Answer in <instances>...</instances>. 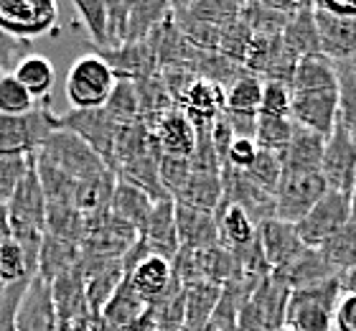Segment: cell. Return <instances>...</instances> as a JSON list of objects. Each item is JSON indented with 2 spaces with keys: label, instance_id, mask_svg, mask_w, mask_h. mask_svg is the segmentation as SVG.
Here are the masks:
<instances>
[{
  "label": "cell",
  "instance_id": "obj_1",
  "mask_svg": "<svg viewBox=\"0 0 356 331\" xmlns=\"http://www.w3.org/2000/svg\"><path fill=\"white\" fill-rule=\"evenodd\" d=\"M59 130V115L49 100L36 102L26 115H0V158H29Z\"/></svg>",
  "mask_w": 356,
  "mask_h": 331
},
{
  "label": "cell",
  "instance_id": "obj_2",
  "mask_svg": "<svg viewBox=\"0 0 356 331\" xmlns=\"http://www.w3.org/2000/svg\"><path fill=\"white\" fill-rule=\"evenodd\" d=\"M341 298V278L290 291L282 326L290 331H334V311Z\"/></svg>",
  "mask_w": 356,
  "mask_h": 331
},
{
  "label": "cell",
  "instance_id": "obj_3",
  "mask_svg": "<svg viewBox=\"0 0 356 331\" xmlns=\"http://www.w3.org/2000/svg\"><path fill=\"white\" fill-rule=\"evenodd\" d=\"M115 82H118L115 74L99 54H84L69 69L64 92L74 110H95V107H104Z\"/></svg>",
  "mask_w": 356,
  "mask_h": 331
},
{
  "label": "cell",
  "instance_id": "obj_4",
  "mask_svg": "<svg viewBox=\"0 0 356 331\" xmlns=\"http://www.w3.org/2000/svg\"><path fill=\"white\" fill-rule=\"evenodd\" d=\"M36 153L51 166H56L59 171H64L74 181H84V178H92L97 174L107 171L102 158L79 135H74L72 130H64V128L54 130Z\"/></svg>",
  "mask_w": 356,
  "mask_h": 331
},
{
  "label": "cell",
  "instance_id": "obj_5",
  "mask_svg": "<svg viewBox=\"0 0 356 331\" xmlns=\"http://www.w3.org/2000/svg\"><path fill=\"white\" fill-rule=\"evenodd\" d=\"M59 23L56 0H0V31L29 44L51 33Z\"/></svg>",
  "mask_w": 356,
  "mask_h": 331
},
{
  "label": "cell",
  "instance_id": "obj_6",
  "mask_svg": "<svg viewBox=\"0 0 356 331\" xmlns=\"http://www.w3.org/2000/svg\"><path fill=\"white\" fill-rule=\"evenodd\" d=\"M326 192L328 186L321 171H282L280 184L273 194L275 220L296 224Z\"/></svg>",
  "mask_w": 356,
  "mask_h": 331
},
{
  "label": "cell",
  "instance_id": "obj_7",
  "mask_svg": "<svg viewBox=\"0 0 356 331\" xmlns=\"http://www.w3.org/2000/svg\"><path fill=\"white\" fill-rule=\"evenodd\" d=\"M349 214H351V194L328 189L308 209V214H305L303 220L296 222V232L305 247L318 250L321 245L326 243V240H331L346 224Z\"/></svg>",
  "mask_w": 356,
  "mask_h": 331
},
{
  "label": "cell",
  "instance_id": "obj_8",
  "mask_svg": "<svg viewBox=\"0 0 356 331\" xmlns=\"http://www.w3.org/2000/svg\"><path fill=\"white\" fill-rule=\"evenodd\" d=\"M138 243V229L130 227L127 222L104 209L99 214L84 217V240L82 252L97 255V258H122L133 245Z\"/></svg>",
  "mask_w": 356,
  "mask_h": 331
},
{
  "label": "cell",
  "instance_id": "obj_9",
  "mask_svg": "<svg viewBox=\"0 0 356 331\" xmlns=\"http://www.w3.org/2000/svg\"><path fill=\"white\" fill-rule=\"evenodd\" d=\"M59 128L79 135V138L102 158L104 166L110 169L120 123H115V120L107 115L104 107H95V110H72V112H67V115H59Z\"/></svg>",
  "mask_w": 356,
  "mask_h": 331
},
{
  "label": "cell",
  "instance_id": "obj_10",
  "mask_svg": "<svg viewBox=\"0 0 356 331\" xmlns=\"http://www.w3.org/2000/svg\"><path fill=\"white\" fill-rule=\"evenodd\" d=\"M222 204L239 206L242 212L252 220V224H262L265 220L275 217V204L273 197L262 192L260 186H254L250 178L245 176V171L234 169V166H222Z\"/></svg>",
  "mask_w": 356,
  "mask_h": 331
},
{
  "label": "cell",
  "instance_id": "obj_11",
  "mask_svg": "<svg viewBox=\"0 0 356 331\" xmlns=\"http://www.w3.org/2000/svg\"><path fill=\"white\" fill-rule=\"evenodd\" d=\"M356 171V146L336 120L334 130L323 143V158H321V174L326 178V186L334 192L351 194Z\"/></svg>",
  "mask_w": 356,
  "mask_h": 331
},
{
  "label": "cell",
  "instance_id": "obj_12",
  "mask_svg": "<svg viewBox=\"0 0 356 331\" xmlns=\"http://www.w3.org/2000/svg\"><path fill=\"white\" fill-rule=\"evenodd\" d=\"M97 54L110 66L115 79H148L158 74V56L150 38L130 41V44L110 46V49H97Z\"/></svg>",
  "mask_w": 356,
  "mask_h": 331
},
{
  "label": "cell",
  "instance_id": "obj_13",
  "mask_svg": "<svg viewBox=\"0 0 356 331\" xmlns=\"http://www.w3.org/2000/svg\"><path fill=\"white\" fill-rule=\"evenodd\" d=\"M290 120L298 128L316 132L321 138H328L339 120V92H303L293 95L290 102Z\"/></svg>",
  "mask_w": 356,
  "mask_h": 331
},
{
  "label": "cell",
  "instance_id": "obj_14",
  "mask_svg": "<svg viewBox=\"0 0 356 331\" xmlns=\"http://www.w3.org/2000/svg\"><path fill=\"white\" fill-rule=\"evenodd\" d=\"M245 69L254 77L275 82H285L290 87V77L296 69V59L288 54L280 36H252L250 52H247Z\"/></svg>",
  "mask_w": 356,
  "mask_h": 331
},
{
  "label": "cell",
  "instance_id": "obj_15",
  "mask_svg": "<svg viewBox=\"0 0 356 331\" xmlns=\"http://www.w3.org/2000/svg\"><path fill=\"white\" fill-rule=\"evenodd\" d=\"M15 326L18 331H59V318L54 309L51 283L44 278H31L15 311Z\"/></svg>",
  "mask_w": 356,
  "mask_h": 331
},
{
  "label": "cell",
  "instance_id": "obj_16",
  "mask_svg": "<svg viewBox=\"0 0 356 331\" xmlns=\"http://www.w3.org/2000/svg\"><path fill=\"white\" fill-rule=\"evenodd\" d=\"M138 240L153 255H161L165 260L176 258V252L181 250V243H178L176 232V204H173V199H161L153 204L148 220L143 222V227L138 229Z\"/></svg>",
  "mask_w": 356,
  "mask_h": 331
},
{
  "label": "cell",
  "instance_id": "obj_17",
  "mask_svg": "<svg viewBox=\"0 0 356 331\" xmlns=\"http://www.w3.org/2000/svg\"><path fill=\"white\" fill-rule=\"evenodd\" d=\"M257 240H260V247L265 252L267 265H270V272L280 270L282 265H288L290 260H296L305 250V245L300 243V237L296 232V224L275 220V217L257 224Z\"/></svg>",
  "mask_w": 356,
  "mask_h": 331
},
{
  "label": "cell",
  "instance_id": "obj_18",
  "mask_svg": "<svg viewBox=\"0 0 356 331\" xmlns=\"http://www.w3.org/2000/svg\"><path fill=\"white\" fill-rule=\"evenodd\" d=\"M214 220L216 232H219V247H224L234 260L247 255L250 247L257 243V227L239 206L219 204V209L214 212Z\"/></svg>",
  "mask_w": 356,
  "mask_h": 331
},
{
  "label": "cell",
  "instance_id": "obj_19",
  "mask_svg": "<svg viewBox=\"0 0 356 331\" xmlns=\"http://www.w3.org/2000/svg\"><path fill=\"white\" fill-rule=\"evenodd\" d=\"M321 54L331 61L356 59V18H339L316 10Z\"/></svg>",
  "mask_w": 356,
  "mask_h": 331
},
{
  "label": "cell",
  "instance_id": "obj_20",
  "mask_svg": "<svg viewBox=\"0 0 356 331\" xmlns=\"http://www.w3.org/2000/svg\"><path fill=\"white\" fill-rule=\"evenodd\" d=\"M150 132L156 138L158 148L163 155H181V158H188L193 153V146H196V130H193L191 120L186 118L181 107H173V110L163 112L156 123H150Z\"/></svg>",
  "mask_w": 356,
  "mask_h": 331
},
{
  "label": "cell",
  "instance_id": "obj_21",
  "mask_svg": "<svg viewBox=\"0 0 356 331\" xmlns=\"http://www.w3.org/2000/svg\"><path fill=\"white\" fill-rule=\"evenodd\" d=\"M273 275L280 280L288 291L318 286V283L331 280V278H341V275L326 263V258H323L318 250H311V247H305L296 260H290L288 265H282L280 270H273Z\"/></svg>",
  "mask_w": 356,
  "mask_h": 331
},
{
  "label": "cell",
  "instance_id": "obj_22",
  "mask_svg": "<svg viewBox=\"0 0 356 331\" xmlns=\"http://www.w3.org/2000/svg\"><path fill=\"white\" fill-rule=\"evenodd\" d=\"M282 44L288 49V54L296 61L305 59V56H318L321 54V41H318V26H316V10L313 6H300L290 13L288 26L280 33Z\"/></svg>",
  "mask_w": 356,
  "mask_h": 331
},
{
  "label": "cell",
  "instance_id": "obj_23",
  "mask_svg": "<svg viewBox=\"0 0 356 331\" xmlns=\"http://www.w3.org/2000/svg\"><path fill=\"white\" fill-rule=\"evenodd\" d=\"M176 232L181 247H188V250H207V247L219 245L216 220L211 212H201V209L176 204Z\"/></svg>",
  "mask_w": 356,
  "mask_h": 331
},
{
  "label": "cell",
  "instance_id": "obj_24",
  "mask_svg": "<svg viewBox=\"0 0 356 331\" xmlns=\"http://www.w3.org/2000/svg\"><path fill=\"white\" fill-rule=\"evenodd\" d=\"M148 303L143 301L140 293L130 286V280L122 278V283L118 286V291L112 293V298L104 303V309L99 311V316L112 331H127L138 318L145 314Z\"/></svg>",
  "mask_w": 356,
  "mask_h": 331
},
{
  "label": "cell",
  "instance_id": "obj_25",
  "mask_svg": "<svg viewBox=\"0 0 356 331\" xmlns=\"http://www.w3.org/2000/svg\"><path fill=\"white\" fill-rule=\"evenodd\" d=\"M82 260V247L67 240H59L54 235H44L41 250H38V270L36 275L44 278L46 283H54L61 272L76 268Z\"/></svg>",
  "mask_w": 356,
  "mask_h": 331
},
{
  "label": "cell",
  "instance_id": "obj_26",
  "mask_svg": "<svg viewBox=\"0 0 356 331\" xmlns=\"http://www.w3.org/2000/svg\"><path fill=\"white\" fill-rule=\"evenodd\" d=\"M323 143H326V138L296 125L288 148L280 153L282 171H321Z\"/></svg>",
  "mask_w": 356,
  "mask_h": 331
},
{
  "label": "cell",
  "instance_id": "obj_27",
  "mask_svg": "<svg viewBox=\"0 0 356 331\" xmlns=\"http://www.w3.org/2000/svg\"><path fill=\"white\" fill-rule=\"evenodd\" d=\"M336 89V64L326 59L323 54L318 56H305L296 61L293 77H290V92L303 95V92H328Z\"/></svg>",
  "mask_w": 356,
  "mask_h": 331
},
{
  "label": "cell",
  "instance_id": "obj_28",
  "mask_svg": "<svg viewBox=\"0 0 356 331\" xmlns=\"http://www.w3.org/2000/svg\"><path fill=\"white\" fill-rule=\"evenodd\" d=\"M318 252L326 258V263L339 275L356 268V197L354 194H351V214L349 220H346V224L331 240H326V243L321 245Z\"/></svg>",
  "mask_w": 356,
  "mask_h": 331
},
{
  "label": "cell",
  "instance_id": "obj_29",
  "mask_svg": "<svg viewBox=\"0 0 356 331\" xmlns=\"http://www.w3.org/2000/svg\"><path fill=\"white\" fill-rule=\"evenodd\" d=\"M173 201L181 206H191V209L214 214L222 204V176L219 174H193L191 171L188 181L173 197Z\"/></svg>",
  "mask_w": 356,
  "mask_h": 331
},
{
  "label": "cell",
  "instance_id": "obj_30",
  "mask_svg": "<svg viewBox=\"0 0 356 331\" xmlns=\"http://www.w3.org/2000/svg\"><path fill=\"white\" fill-rule=\"evenodd\" d=\"M15 79L21 82L26 92H29L33 100H49L54 89V82H56V72H54V64L41 54H26L18 64L13 66L10 72Z\"/></svg>",
  "mask_w": 356,
  "mask_h": 331
},
{
  "label": "cell",
  "instance_id": "obj_31",
  "mask_svg": "<svg viewBox=\"0 0 356 331\" xmlns=\"http://www.w3.org/2000/svg\"><path fill=\"white\" fill-rule=\"evenodd\" d=\"M115 184H118V176H115L110 169L102 171V174H97V176H92V178L76 181L74 209L82 212L84 217H92V214H99V212H104V209H110Z\"/></svg>",
  "mask_w": 356,
  "mask_h": 331
},
{
  "label": "cell",
  "instance_id": "obj_32",
  "mask_svg": "<svg viewBox=\"0 0 356 331\" xmlns=\"http://www.w3.org/2000/svg\"><path fill=\"white\" fill-rule=\"evenodd\" d=\"M262 100V79L245 72L229 87H224V112L239 118H257Z\"/></svg>",
  "mask_w": 356,
  "mask_h": 331
},
{
  "label": "cell",
  "instance_id": "obj_33",
  "mask_svg": "<svg viewBox=\"0 0 356 331\" xmlns=\"http://www.w3.org/2000/svg\"><path fill=\"white\" fill-rule=\"evenodd\" d=\"M153 204H156V199H150L148 194L140 192L138 186L118 181V184H115V192H112L110 212L115 214V217H120L122 222H127L130 227L140 229L143 222L148 220Z\"/></svg>",
  "mask_w": 356,
  "mask_h": 331
},
{
  "label": "cell",
  "instance_id": "obj_34",
  "mask_svg": "<svg viewBox=\"0 0 356 331\" xmlns=\"http://www.w3.org/2000/svg\"><path fill=\"white\" fill-rule=\"evenodd\" d=\"M171 15V0H135L130 13H127L125 41H143Z\"/></svg>",
  "mask_w": 356,
  "mask_h": 331
},
{
  "label": "cell",
  "instance_id": "obj_35",
  "mask_svg": "<svg viewBox=\"0 0 356 331\" xmlns=\"http://www.w3.org/2000/svg\"><path fill=\"white\" fill-rule=\"evenodd\" d=\"M336 64V92H339V125L349 132L356 146V64L354 61H334Z\"/></svg>",
  "mask_w": 356,
  "mask_h": 331
},
{
  "label": "cell",
  "instance_id": "obj_36",
  "mask_svg": "<svg viewBox=\"0 0 356 331\" xmlns=\"http://www.w3.org/2000/svg\"><path fill=\"white\" fill-rule=\"evenodd\" d=\"M104 110L115 123L120 125H127V123H135L140 120V100H138V87L135 82L130 79H118L115 87H112L107 102H104Z\"/></svg>",
  "mask_w": 356,
  "mask_h": 331
},
{
  "label": "cell",
  "instance_id": "obj_37",
  "mask_svg": "<svg viewBox=\"0 0 356 331\" xmlns=\"http://www.w3.org/2000/svg\"><path fill=\"white\" fill-rule=\"evenodd\" d=\"M239 18L247 23V29L252 31V36H280L282 29L290 21V13L273 10V8H265L260 3L247 0L242 10H239Z\"/></svg>",
  "mask_w": 356,
  "mask_h": 331
},
{
  "label": "cell",
  "instance_id": "obj_38",
  "mask_svg": "<svg viewBox=\"0 0 356 331\" xmlns=\"http://www.w3.org/2000/svg\"><path fill=\"white\" fill-rule=\"evenodd\" d=\"M293 130H296V123L290 118H265V115H257L252 140L262 151L280 155L288 148L290 138H293Z\"/></svg>",
  "mask_w": 356,
  "mask_h": 331
},
{
  "label": "cell",
  "instance_id": "obj_39",
  "mask_svg": "<svg viewBox=\"0 0 356 331\" xmlns=\"http://www.w3.org/2000/svg\"><path fill=\"white\" fill-rule=\"evenodd\" d=\"M250 44H252V31L247 29V23L242 18H234V21L224 23L222 33H219V44H216V54L227 56L234 64L245 66L247 52H250Z\"/></svg>",
  "mask_w": 356,
  "mask_h": 331
},
{
  "label": "cell",
  "instance_id": "obj_40",
  "mask_svg": "<svg viewBox=\"0 0 356 331\" xmlns=\"http://www.w3.org/2000/svg\"><path fill=\"white\" fill-rule=\"evenodd\" d=\"M245 176L250 178L254 186H260L262 192H267L270 197H273L277 184H280V176H282L280 155L270 153V151H262L260 148L257 155H254V161L245 169Z\"/></svg>",
  "mask_w": 356,
  "mask_h": 331
},
{
  "label": "cell",
  "instance_id": "obj_41",
  "mask_svg": "<svg viewBox=\"0 0 356 331\" xmlns=\"http://www.w3.org/2000/svg\"><path fill=\"white\" fill-rule=\"evenodd\" d=\"M76 8V13L82 18L84 29H87L89 38L97 44V49H107V8L104 0H72Z\"/></svg>",
  "mask_w": 356,
  "mask_h": 331
},
{
  "label": "cell",
  "instance_id": "obj_42",
  "mask_svg": "<svg viewBox=\"0 0 356 331\" xmlns=\"http://www.w3.org/2000/svg\"><path fill=\"white\" fill-rule=\"evenodd\" d=\"M36 107V100L26 92L21 82L8 72L0 77V115H26Z\"/></svg>",
  "mask_w": 356,
  "mask_h": 331
},
{
  "label": "cell",
  "instance_id": "obj_43",
  "mask_svg": "<svg viewBox=\"0 0 356 331\" xmlns=\"http://www.w3.org/2000/svg\"><path fill=\"white\" fill-rule=\"evenodd\" d=\"M290 102H293V92L285 82H262L260 115H265V118H290Z\"/></svg>",
  "mask_w": 356,
  "mask_h": 331
},
{
  "label": "cell",
  "instance_id": "obj_44",
  "mask_svg": "<svg viewBox=\"0 0 356 331\" xmlns=\"http://www.w3.org/2000/svg\"><path fill=\"white\" fill-rule=\"evenodd\" d=\"M158 176H161V184H163L165 194L168 197H176L184 184L191 176V163L188 158H181V155H163L158 158Z\"/></svg>",
  "mask_w": 356,
  "mask_h": 331
},
{
  "label": "cell",
  "instance_id": "obj_45",
  "mask_svg": "<svg viewBox=\"0 0 356 331\" xmlns=\"http://www.w3.org/2000/svg\"><path fill=\"white\" fill-rule=\"evenodd\" d=\"M29 163L31 155L29 158H0V204H6L13 197L15 186L21 184V178L29 171Z\"/></svg>",
  "mask_w": 356,
  "mask_h": 331
},
{
  "label": "cell",
  "instance_id": "obj_46",
  "mask_svg": "<svg viewBox=\"0 0 356 331\" xmlns=\"http://www.w3.org/2000/svg\"><path fill=\"white\" fill-rule=\"evenodd\" d=\"M29 283H13V286L0 288V331H18V326H15V311H18L21 295Z\"/></svg>",
  "mask_w": 356,
  "mask_h": 331
},
{
  "label": "cell",
  "instance_id": "obj_47",
  "mask_svg": "<svg viewBox=\"0 0 356 331\" xmlns=\"http://www.w3.org/2000/svg\"><path fill=\"white\" fill-rule=\"evenodd\" d=\"M209 138H211V146H214L216 155H219V161H222L224 166V158H227V151H229V146L234 143V128H232V123L227 120V115L224 112H219L214 120H211V128H209Z\"/></svg>",
  "mask_w": 356,
  "mask_h": 331
},
{
  "label": "cell",
  "instance_id": "obj_48",
  "mask_svg": "<svg viewBox=\"0 0 356 331\" xmlns=\"http://www.w3.org/2000/svg\"><path fill=\"white\" fill-rule=\"evenodd\" d=\"M257 143H254L252 138H234V143L229 146V151H227V158H224V163L227 166H234V169L245 171L250 163L254 161V155H257Z\"/></svg>",
  "mask_w": 356,
  "mask_h": 331
},
{
  "label": "cell",
  "instance_id": "obj_49",
  "mask_svg": "<svg viewBox=\"0 0 356 331\" xmlns=\"http://www.w3.org/2000/svg\"><path fill=\"white\" fill-rule=\"evenodd\" d=\"M336 331H356V293H341L334 311Z\"/></svg>",
  "mask_w": 356,
  "mask_h": 331
},
{
  "label": "cell",
  "instance_id": "obj_50",
  "mask_svg": "<svg viewBox=\"0 0 356 331\" xmlns=\"http://www.w3.org/2000/svg\"><path fill=\"white\" fill-rule=\"evenodd\" d=\"M23 56H26V44L0 31V72L8 74V69H13Z\"/></svg>",
  "mask_w": 356,
  "mask_h": 331
},
{
  "label": "cell",
  "instance_id": "obj_51",
  "mask_svg": "<svg viewBox=\"0 0 356 331\" xmlns=\"http://www.w3.org/2000/svg\"><path fill=\"white\" fill-rule=\"evenodd\" d=\"M313 10L339 18H356V0H313Z\"/></svg>",
  "mask_w": 356,
  "mask_h": 331
},
{
  "label": "cell",
  "instance_id": "obj_52",
  "mask_svg": "<svg viewBox=\"0 0 356 331\" xmlns=\"http://www.w3.org/2000/svg\"><path fill=\"white\" fill-rule=\"evenodd\" d=\"M356 293V268H351L349 272L341 275V293Z\"/></svg>",
  "mask_w": 356,
  "mask_h": 331
},
{
  "label": "cell",
  "instance_id": "obj_53",
  "mask_svg": "<svg viewBox=\"0 0 356 331\" xmlns=\"http://www.w3.org/2000/svg\"><path fill=\"white\" fill-rule=\"evenodd\" d=\"M196 0H171V13L173 15H181V13H186L188 8L193 6Z\"/></svg>",
  "mask_w": 356,
  "mask_h": 331
},
{
  "label": "cell",
  "instance_id": "obj_54",
  "mask_svg": "<svg viewBox=\"0 0 356 331\" xmlns=\"http://www.w3.org/2000/svg\"><path fill=\"white\" fill-rule=\"evenodd\" d=\"M10 235L8 232V212H6V204H0V240H6Z\"/></svg>",
  "mask_w": 356,
  "mask_h": 331
},
{
  "label": "cell",
  "instance_id": "obj_55",
  "mask_svg": "<svg viewBox=\"0 0 356 331\" xmlns=\"http://www.w3.org/2000/svg\"><path fill=\"white\" fill-rule=\"evenodd\" d=\"M351 194L356 197V171H354V186H351Z\"/></svg>",
  "mask_w": 356,
  "mask_h": 331
},
{
  "label": "cell",
  "instance_id": "obj_56",
  "mask_svg": "<svg viewBox=\"0 0 356 331\" xmlns=\"http://www.w3.org/2000/svg\"><path fill=\"white\" fill-rule=\"evenodd\" d=\"M277 331H290V329H288V326H280V329H277Z\"/></svg>",
  "mask_w": 356,
  "mask_h": 331
},
{
  "label": "cell",
  "instance_id": "obj_57",
  "mask_svg": "<svg viewBox=\"0 0 356 331\" xmlns=\"http://www.w3.org/2000/svg\"><path fill=\"white\" fill-rule=\"evenodd\" d=\"M0 77H3V72H0Z\"/></svg>",
  "mask_w": 356,
  "mask_h": 331
},
{
  "label": "cell",
  "instance_id": "obj_58",
  "mask_svg": "<svg viewBox=\"0 0 356 331\" xmlns=\"http://www.w3.org/2000/svg\"><path fill=\"white\" fill-rule=\"evenodd\" d=\"M354 64H356V59H354Z\"/></svg>",
  "mask_w": 356,
  "mask_h": 331
}]
</instances>
